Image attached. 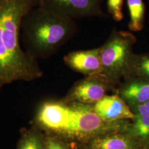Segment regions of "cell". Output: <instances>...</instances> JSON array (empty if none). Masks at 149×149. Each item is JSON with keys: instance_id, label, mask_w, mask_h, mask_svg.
<instances>
[{"instance_id": "cell-1", "label": "cell", "mask_w": 149, "mask_h": 149, "mask_svg": "<svg viewBox=\"0 0 149 149\" xmlns=\"http://www.w3.org/2000/svg\"><path fill=\"white\" fill-rule=\"evenodd\" d=\"M130 122H104L96 114L93 105L63 99L42 104L33 125L43 133L60 139L74 148L97 136L123 131Z\"/></svg>"}, {"instance_id": "cell-2", "label": "cell", "mask_w": 149, "mask_h": 149, "mask_svg": "<svg viewBox=\"0 0 149 149\" xmlns=\"http://www.w3.org/2000/svg\"><path fill=\"white\" fill-rule=\"evenodd\" d=\"M36 6L38 0H0V90L15 81H31L42 75L37 59L20 44L23 17Z\"/></svg>"}, {"instance_id": "cell-3", "label": "cell", "mask_w": 149, "mask_h": 149, "mask_svg": "<svg viewBox=\"0 0 149 149\" xmlns=\"http://www.w3.org/2000/svg\"><path fill=\"white\" fill-rule=\"evenodd\" d=\"M78 32L74 20L53 15L40 6L23 17L20 38L26 51L34 58H45L55 52Z\"/></svg>"}, {"instance_id": "cell-4", "label": "cell", "mask_w": 149, "mask_h": 149, "mask_svg": "<svg viewBox=\"0 0 149 149\" xmlns=\"http://www.w3.org/2000/svg\"><path fill=\"white\" fill-rule=\"evenodd\" d=\"M136 42V38L133 33L114 28L106 42L100 47L102 74L110 82L122 77L125 78Z\"/></svg>"}, {"instance_id": "cell-5", "label": "cell", "mask_w": 149, "mask_h": 149, "mask_svg": "<svg viewBox=\"0 0 149 149\" xmlns=\"http://www.w3.org/2000/svg\"><path fill=\"white\" fill-rule=\"evenodd\" d=\"M103 0H38V6L56 16L69 19L92 17H107L102 10Z\"/></svg>"}, {"instance_id": "cell-6", "label": "cell", "mask_w": 149, "mask_h": 149, "mask_svg": "<svg viewBox=\"0 0 149 149\" xmlns=\"http://www.w3.org/2000/svg\"><path fill=\"white\" fill-rule=\"evenodd\" d=\"M103 74L88 76L74 85L64 98L66 100L93 105L106 96L108 80ZM111 83V82H110Z\"/></svg>"}, {"instance_id": "cell-7", "label": "cell", "mask_w": 149, "mask_h": 149, "mask_svg": "<svg viewBox=\"0 0 149 149\" xmlns=\"http://www.w3.org/2000/svg\"><path fill=\"white\" fill-rule=\"evenodd\" d=\"M64 61L70 69L88 76L103 73L100 48L71 52L64 56Z\"/></svg>"}, {"instance_id": "cell-8", "label": "cell", "mask_w": 149, "mask_h": 149, "mask_svg": "<svg viewBox=\"0 0 149 149\" xmlns=\"http://www.w3.org/2000/svg\"><path fill=\"white\" fill-rule=\"evenodd\" d=\"M96 114L104 122H117L132 120L130 108L118 94L106 95L93 105Z\"/></svg>"}, {"instance_id": "cell-9", "label": "cell", "mask_w": 149, "mask_h": 149, "mask_svg": "<svg viewBox=\"0 0 149 149\" xmlns=\"http://www.w3.org/2000/svg\"><path fill=\"white\" fill-rule=\"evenodd\" d=\"M134 114L124 132L135 139L145 149H149V101L130 107Z\"/></svg>"}, {"instance_id": "cell-10", "label": "cell", "mask_w": 149, "mask_h": 149, "mask_svg": "<svg viewBox=\"0 0 149 149\" xmlns=\"http://www.w3.org/2000/svg\"><path fill=\"white\" fill-rule=\"evenodd\" d=\"M83 145L90 149H145L124 130L97 136Z\"/></svg>"}, {"instance_id": "cell-11", "label": "cell", "mask_w": 149, "mask_h": 149, "mask_svg": "<svg viewBox=\"0 0 149 149\" xmlns=\"http://www.w3.org/2000/svg\"><path fill=\"white\" fill-rule=\"evenodd\" d=\"M119 90L118 95L129 107L149 101V80L129 77Z\"/></svg>"}, {"instance_id": "cell-12", "label": "cell", "mask_w": 149, "mask_h": 149, "mask_svg": "<svg viewBox=\"0 0 149 149\" xmlns=\"http://www.w3.org/2000/svg\"><path fill=\"white\" fill-rule=\"evenodd\" d=\"M16 149H45L44 134L33 125L22 129Z\"/></svg>"}, {"instance_id": "cell-13", "label": "cell", "mask_w": 149, "mask_h": 149, "mask_svg": "<svg viewBox=\"0 0 149 149\" xmlns=\"http://www.w3.org/2000/svg\"><path fill=\"white\" fill-rule=\"evenodd\" d=\"M130 20L128 28L132 32L142 31L145 26L146 8L143 0H127Z\"/></svg>"}, {"instance_id": "cell-14", "label": "cell", "mask_w": 149, "mask_h": 149, "mask_svg": "<svg viewBox=\"0 0 149 149\" xmlns=\"http://www.w3.org/2000/svg\"><path fill=\"white\" fill-rule=\"evenodd\" d=\"M129 77L149 80V53L134 54L125 79Z\"/></svg>"}, {"instance_id": "cell-15", "label": "cell", "mask_w": 149, "mask_h": 149, "mask_svg": "<svg viewBox=\"0 0 149 149\" xmlns=\"http://www.w3.org/2000/svg\"><path fill=\"white\" fill-rule=\"evenodd\" d=\"M123 4L124 0H107V12L116 21L120 22L124 17Z\"/></svg>"}, {"instance_id": "cell-16", "label": "cell", "mask_w": 149, "mask_h": 149, "mask_svg": "<svg viewBox=\"0 0 149 149\" xmlns=\"http://www.w3.org/2000/svg\"><path fill=\"white\" fill-rule=\"evenodd\" d=\"M45 149H74L68 143L54 136L44 134Z\"/></svg>"}, {"instance_id": "cell-17", "label": "cell", "mask_w": 149, "mask_h": 149, "mask_svg": "<svg viewBox=\"0 0 149 149\" xmlns=\"http://www.w3.org/2000/svg\"><path fill=\"white\" fill-rule=\"evenodd\" d=\"M74 149H89L88 148L86 147L85 145H80V146H78L76 148H74Z\"/></svg>"}]
</instances>
